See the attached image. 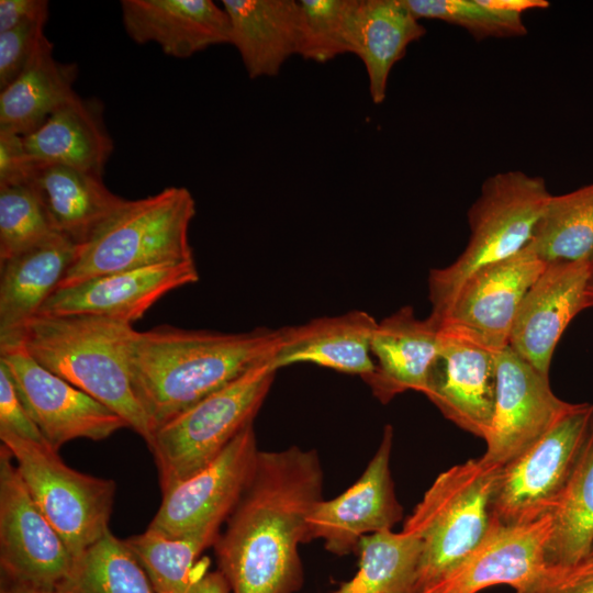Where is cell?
I'll return each mask as SVG.
<instances>
[{"instance_id": "6da1fadb", "label": "cell", "mask_w": 593, "mask_h": 593, "mask_svg": "<svg viewBox=\"0 0 593 593\" xmlns=\"http://www.w3.org/2000/svg\"><path fill=\"white\" fill-rule=\"evenodd\" d=\"M314 449L259 450L254 472L213 544L232 593H294L303 584L299 545L323 499Z\"/></svg>"}, {"instance_id": "7a4b0ae2", "label": "cell", "mask_w": 593, "mask_h": 593, "mask_svg": "<svg viewBox=\"0 0 593 593\" xmlns=\"http://www.w3.org/2000/svg\"><path fill=\"white\" fill-rule=\"evenodd\" d=\"M279 329L223 333L170 325L127 338L135 396L154 430L251 367L271 357Z\"/></svg>"}, {"instance_id": "3957f363", "label": "cell", "mask_w": 593, "mask_h": 593, "mask_svg": "<svg viewBox=\"0 0 593 593\" xmlns=\"http://www.w3.org/2000/svg\"><path fill=\"white\" fill-rule=\"evenodd\" d=\"M132 324L96 315H37L22 344L48 371L103 403L148 445L153 428L130 377L126 344Z\"/></svg>"}, {"instance_id": "277c9868", "label": "cell", "mask_w": 593, "mask_h": 593, "mask_svg": "<svg viewBox=\"0 0 593 593\" xmlns=\"http://www.w3.org/2000/svg\"><path fill=\"white\" fill-rule=\"evenodd\" d=\"M194 215V199L183 187L126 200L79 246L59 288L119 271L193 261L189 228Z\"/></svg>"}, {"instance_id": "5b68a950", "label": "cell", "mask_w": 593, "mask_h": 593, "mask_svg": "<svg viewBox=\"0 0 593 593\" xmlns=\"http://www.w3.org/2000/svg\"><path fill=\"white\" fill-rule=\"evenodd\" d=\"M550 197L542 177L521 170L496 172L484 180L468 211L466 248L447 267L429 270L433 321L443 315L469 276L527 247Z\"/></svg>"}, {"instance_id": "8992f818", "label": "cell", "mask_w": 593, "mask_h": 593, "mask_svg": "<svg viewBox=\"0 0 593 593\" xmlns=\"http://www.w3.org/2000/svg\"><path fill=\"white\" fill-rule=\"evenodd\" d=\"M503 466L482 456L437 475L403 528L423 545L417 593L465 558L485 536L491 503Z\"/></svg>"}, {"instance_id": "52a82bcc", "label": "cell", "mask_w": 593, "mask_h": 593, "mask_svg": "<svg viewBox=\"0 0 593 593\" xmlns=\"http://www.w3.org/2000/svg\"><path fill=\"white\" fill-rule=\"evenodd\" d=\"M269 359L157 427L147 447L161 493L212 460L253 421L275 380Z\"/></svg>"}, {"instance_id": "ba28073f", "label": "cell", "mask_w": 593, "mask_h": 593, "mask_svg": "<svg viewBox=\"0 0 593 593\" xmlns=\"http://www.w3.org/2000/svg\"><path fill=\"white\" fill-rule=\"evenodd\" d=\"M33 501L76 558L109 530L113 480L66 465L48 444L0 433Z\"/></svg>"}, {"instance_id": "9c48e42d", "label": "cell", "mask_w": 593, "mask_h": 593, "mask_svg": "<svg viewBox=\"0 0 593 593\" xmlns=\"http://www.w3.org/2000/svg\"><path fill=\"white\" fill-rule=\"evenodd\" d=\"M593 422V405L575 403L538 441L502 467L491 519L526 524L550 515L571 477Z\"/></svg>"}, {"instance_id": "30bf717a", "label": "cell", "mask_w": 593, "mask_h": 593, "mask_svg": "<svg viewBox=\"0 0 593 593\" xmlns=\"http://www.w3.org/2000/svg\"><path fill=\"white\" fill-rule=\"evenodd\" d=\"M74 556L33 501L10 450L0 446L1 583L54 592Z\"/></svg>"}, {"instance_id": "8fae6325", "label": "cell", "mask_w": 593, "mask_h": 593, "mask_svg": "<svg viewBox=\"0 0 593 593\" xmlns=\"http://www.w3.org/2000/svg\"><path fill=\"white\" fill-rule=\"evenodd\" d=\"M2 362L29 415L55 450L68 441L103 440L130 428L113 410L45 369L23 344L0 348Z\"/></svg>"}, {"instance_id": "7c38bea8", "label": "cell", "mask_w": 593, "mask_h": 593, "mask_svg": "<svg viewBox=\"0 0 593 593\" xmlns=\"http://www.w3.org/2000/svg\"><path fill=\"white\" fill-rule=\"evenodd\" d=\"M258 452L250 424L209 465L161 493L146 530L178 538L209 525L221 526L247 485Z\"/></svg>"}, {"instance_id": "4fadbf2b", "label": "cell", "mask_w": 593, "mask_h": 593, "mask_svg": "<svg viewBox=\"0 0 593 593\" xmlns=\"http://www.w3.org/2000/svg\"><path fill=\"white\" fill-rule=\"evenodd\" d=\"M394 430L385 425L362 474L338 496L318 501L307 517V541L323 539L336 556L357 552L360 539L392 529L403 517L390 469Z\"/></svg>"}, {"instance_id": "5bb4252c", "label": "cell", "mask_w": 593, "mask_h": 593, "mask_svg": "<svg viewBox=\"0 0 593 593\" xmlns=\"http://www.w3.org/2000/svg\"><path fill=\"white\" fill-rule=\"evenodd\" d=\"M510 346L499 354L492 423L482 457L504 466L530 448L573 406Z\"/></svg>"}, {"instance_id": "9a60e30c", "label": "cell", "mask_w": 593, "mask_h": 593, "mask_svg": "<svg viewBox=\"0 0 593 593\" xmlns=\"http://www.w3.org/2000/svg\"><path fill=\"white\" fill-rule=\"evenodd\" d=\"M439 331L424 395L448 421L484 440L494 413L501 351L457 329Z\"/></svg>"}, {"instance_id": "2e32d148", "label": "cell", "mask_w": 593, "mask_h": 593, "mask_svg": "<svg viewBox=\"0 0 593 593\" xmlns=\"http://www.w3.org/2000/svg\"><path fill=\"white\" fill-rule=\"evenodd\" d=\"M546 266L527 246L507 259L477 270L465 280L434 323L439 328L457 329L495 350H503L508 346L524 295Z\"/></svg>"}, {"instance_id": "e0dca14e", "label": "cell", "mask_w": 593, "mask_h": 593, "mask_svg": "<svg viewBox=\"0 0 593 593\" xmlns=\"http://www.w3.org/2000/svg\"><path fill=\"white\" fill-rule=\"evenodd\" d=\"M552 519L504 525L491 519L482 540L456 566L418 593H479L494 585L526 589L546 568Z\"/></svg>"}, {"instance_id": "ac0fdd59", "label": "cell", "mask_w": 593, "mask_h": 593, "mask_svg": "<svg viewBox=\"0 0 593 593\" xmlns=\"http://www.w3.org/2000/svg\"><path fill=\"white\" fill-rule=\"evenodd\" d=\"M198 280L194 260L102 275L58 288L38 315H96L132 324L166 293Z\"/></svg>"}, {"instance_id": "d6986e66", "label": "cell", "mask_w": 593, "mask_h": 593, "mask_svg": "<svg viewBox=\"0 0 593 593\" xmlns=\"http://www.w3.org/2000/svg\"><path fill=\"white\" fill-rule=\"evenodd\" d=\"M590 262L546 266L524 295L512 326L508 346L548 377L555 348L572 318L585 309Z\"/></svg>"}, {"instance_id": "ffe728a7", "label": "cell", "mask_w": 593, "mask_h": 593, "mask_svg": "<svg viewBox=\"0 0 593 593\" xmlns=\"http://www.w3.org/2000/svg\"><path fill=\"white\" fill-rule=\"evenodd\" d=\"M78 251L79 245L55 233L0 261V348L21 344L26 325L59 288Z\"/></svg>"}, {"instance_id": "44dd1931", "label": "cell", "mask_w": 593, "mask_h": 593, "mask_svg": "<svg viewBox=\"0 0 593 593\" xmlns=\"http://www.w3.org/2000/svg\"><path fill=\"white\" fill-rule=\"evenodd\" d=\"M439 343L434 321L419 320L412 306H403L378 322L371 338L374 368L362 380L382 404L409 390L424 394Z\"/></svg>"}, {"instance_id": "7402d4cb", "label": "cell", "mask_w": 593, "mask_h": 593, "mask_svg": "<svg viewBox=\"0 0 593 593\" xmlns=\"http://www.w3.org/2000/svg\"><path fill=\"white\" fill-rule=\"evenodd\" d=\"M377 324L369 313L356 310L279 328L270 365L278 371L310 362L365 379L374 368L371 338Z\"/></svg>"}, {"instance_id": "603a6c76", "label": "cell", "mask_w": 593, "mask_h": 593, "mask_svg": "<svg viewBox=\"0 0 593 593\" xmlns=\"http://www.w3.org/2000/svg\"><path fill=\"white\" fill-rule=\"evenodd\" d=\"M121 10L134 42H154L176 58L230 43L228 15L211 0H122Z\"/></svg>"}, {"instance_id": "cb8c5ba5", "label": "cell", "mask_w": 593, "mask_h": 593, "mask_svg": "<svg viewBox=\"0 0 593 593\" xmlns=\"http://www.w3.org/2000/svg\"><path fill=\"white\" fill-rule=\"evenodd\" d=\"M230 44L250 79L273 77L302 45V10L294 0H223Z\"/></svg>"}, {"instance_id": "d4e9b609", "label": "cell", "mask_w": 593, "mask_h": 593, "mask_svg": "<svg viewBox=\"0 0 593 593\" xmlns=\"http://www.w3.org/2000/svg\"><path fill=\"white\" fill-rule=\"evenodd\" d=\"M23 137L37 165H60L98 176L113 150L101 102L77 93Z\"/></svg>"}, {"instance_id": "484cf974", "label": "cell", "mask_w": 593, "mask_h": 593, "mask_svg": "<svg viewBox=\"0 0 593 593\" xmlns=\"http://www.w3.org/2000/svg\"><path fill=\"white\" fill-rule=\"evenodd\" d=\"M27 186L54 231L79 246L127 200L110 191L102 176L60 165H40Z\"/></svg>"}, {"instance_id": "4316f807", "label": "cell", "mask_w": 593, "mask_h": 593, "mask_svg": "<svg viewBox=\"0 0 593 593\" xmlns=\"http://www.w3.org/2000/svg\"><path fill=\"white\" fill-rule=\"evenodd\" d=\"M220 525H209L178 538L149 530L124 539L146 571L156 593H231L224 574L209 569L201 552L213 546Z\"/></svg>"}, {"instance_id": "83f0119b", "label": "cell", "mask_w": 593, "mask_h": 593, "mask_svg": "<svg viewBox=\"0 0 593 593\" xmlns=\"http://www.w3.org/2000/svg\"><path fill=\"white\" fill-rule=\"evenodd\" d=\"M77 66L58 61L44 35L23 71L0 93V128L26 136L76 91Z\"/></svg>"}, {"instance_id": "f1b7e54d", "label": "cell", "mask_w": 593, "mask_h": 593, "mask_svg": "<svg viewBox=\"0 0 593 593\" xmlns=\"http://www.w3.org/2000/svg\"><path fill=\"white\" fill-rule=\"evenodd\" d=\"M426 32L405 0H360L355 55L365 66L373 103L385 100L393 66Z\"/></svg>"}, {"instance_id": "f546056e", "label": "cell", "mask_w": 593, "mask_h": 593, "mask_svg": "<svg viewBox=\"0 0 593 593\" xmlns=\"http://www.w3.org/2000/svg\"><path fill=\"white\" fill-rule=\"evenodd\" d=\"M421 538L392 529L363 536L358 546V570L333 593H417Z\"/></svg>"}, {"instance_id": "4dcf8cb0", "label": "cell", "mask_w": 593, "mask_h": 593, "mask_svg": "<svg viewBox=\"0 0 593 593\" xmlns=\"http://www.w3.org/2000/svg\"><path fill=\"white\" fill-rule=\"evenodd\" d=\"M545 264L593 259V183L552 195L527 245Z\"/></svg>"}, {"instance_id": "1f68e13d", "label": "cell", "mask_w": 593, "mask_h": 593, "mask_svg": "<svg viewBox=\"0 0 593 593\" xmlns=\"http://www.w3.org/2000/svg\"><path fill=\"white\" fill-rule=\"evenodd\" d=\"M550 516L552 530L547 545V562L572 564L586 558L593 550V422Z\"/></svg>"}, {"instance_id": "d6a6232c", "label": "cell", "mask_w": 593, "mask_h": 593, "mask_svg": "<svg viewBox=\"0 0 593 593\" xmlns=\"http://www.w3.org/2000/svg\"><path fill=\"white\" fill-rule=\"evenodd\" d=\"M54 593H156L125 540L111 530L74 559Z\"/></svg>"}, {"instance_id": "836d02e7", "label": "cell", "mask_w": 593, "mask_h": 593, "mask_svg": "<svg viewBox=\"0 0 593 593\" xmlns=\"http://www.w3.org/2000/svg\"><path fill=\"white\" fill-rule=\"evenodd\" d=\"M300 56L318 64L356 54L360 0H301Z\"/></svg>"}, {"instance_id": "e575fe53", "label": "cell", "mask_w": 593, "mask_h": 593, "mask_svg": "<svg viewBox=\"0 0 593 593\" xmlns=\"http://www.w3.org/2000/svg\"><path fill=\"white\" fill-rule=\"evenodd\" d=\"M418 19H435L458 25L477 41L523 36L522 15L489 7L483 0H405Z\"/></svg>"}, {"instance_id": "d590c367", "label": "cell", "mask_w": 593, "mask_h": 593, "mask_svg": "<svg viewBox=\"0 0 593 593\" xmlns=\"http://www.w3.org/2000/svg\"><path fill=\"white\" fill-rule=\"evenodd\" d=\"M55 233L29 186L0 187V261L41 244Z\"/></svg>"}, {"instance_id": "8d00e7d4", "label": "cell", "mask_w": 593, "mask_h": 593, "mask_svg": "<svg viewBox=\"0 0 593 593\" xmlns=\"http://www.w3.org/2000/svg\"><path fill=\"white\" fill-rule=\"evenodd\" d=\"M45 21L21 24L0 32V89L8 87L26 67L44 36Z\"/></svg>"}, {"instance_id": "74e56055", "label": "cell", "mask_w": 593, "mask_h": 593, "mask_svg": "<svg viewBox=\"0 0 593 593\" xmlns=\"http://www.w3.org/2000/svg\"><path fill=\"white\" fill-rule=\"evenodd\" d=\"M518 593H593V557L572 564H547L544 571Z\"/></svg>"}, {"instance_id": "f35d334b", "label": "cell", "mask_w": 593, "mask_h": 593, "mask_svg": "<svg viewBox=\"0 0 593 593\" xmlns=\"http://www.w3.org/2000/svg\"><path fill=\"white\" fill-rule=\"evenodd\" d=\"M0 433L47 444L25 410L7 367L0 362Z\"/></svg>"}, {"instance_id": "ab89813d", "label": "cell", "mask_w": 593, "mask_h": 593, "mask_svg": "<svg viewBox=\"0 0 593 593\" xmlns=\"http://www.w3.org/2000/svg\"><path fill=\"white\" fill-rule=\"evenodd\" d=\"M38 166L22 135L0 128V187L27 186Z\"/></svg>"}, {"instance_id": "60d3db41", "label": "cell", "mask_w": 593, "mask_h": 593, "mask_svg": "<svg viewBox=\"0 0 593 593\" xmlns=\"http://www.w3.org/2000/svg\"><path fill=\"white\" fill-rule=\"evenodd\" d=\"M47 0H1L0 32L21 24L48 20Z\"/></svg>"}, {"instance_id": "b9f144b4", "label": "cell", "mask_w": 593, "mask_h": 593, "mask_svg": "<svg viewBox=\"0 0 593 593\" xmlns=\"http://www.w3.org/2000/svg\"><path fill=\"white\" fill-rule=\"evenodd\" d=\"M491 8L521 14L532 9H544L549 7L546 0H483Z\"/></svg>"}, {"instance_id": "7bdbcfd3", "label": "cell", "mask_w": 593, "mask_h": 593, "mask_svg": "<svg viewBox=\"0 0 593 593\" xmlns=\"http://www.w3.org/2000/svg\"><path fill=\"white\" fill-rule=\"evenodd\" d=\"M585 309L593 306V259L589 264V275L584 292Z\"/></svg>"}, {"instance_id": "ee69618b", "label": "cell", "mask_w": 593, "mask_h": 593, "mask_svg": "<svg viewBox=\"0 0 593 593\" xmlns=\"http://www.w3.org/2000/svg\"><path fill=\"white\" fill-rule=\"evenodd\" d=\"M0 593H54V592L1 583Z\"/></svg>"}, {"instance_id": "f6af8a7d", "label": "cell", "mask_w": 593, "mask_h": 593, "mask_svg": "<svg viewBox=\"0 0 593 593\" xmlns=\"http://www.w3.org/2000/svg\"><path fill=\"white\" fill-rule=\"evenodd\" d=\"M589 556L593 557V550L591 551V553Z\"/></svg>"}]
</instances>
